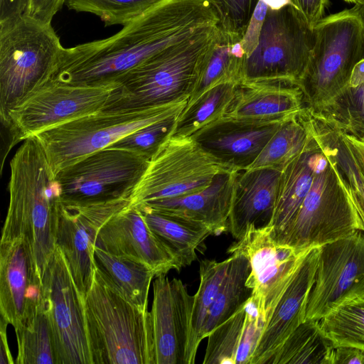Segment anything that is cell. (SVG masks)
<instances>
[{
  "label": "cell",
  "instance_id": "cell-1",
  "mask_svg": "<svg viewBox=\"0 0 364 364\" xmlns=\"http://www.w3.org/2000/svg\"><path fill=\"white\" fill-rule=\"evenodd\" d=\"M220 25L215 0H160L109 38L64 48L50 81L117 85L124 74L159 51Z\"/></svg>",
  "mask_w": 364,
  "mask_h": 364
},
{
  "label": "cell",
  "instance_id": "cell-2",
  "mask_svg": "<svg viewBox=\"0 0 364 364\" xmlns=\"http://www.w3.org/2000/svg\"><path fill=\"white\" fill-rule=\"evenodd\" d=\"M9 168V200L1 240L26 241L42 280L56 247L55 232L62 203L59 185L35 136L23 141Z\"/></svg>",
  "mask_w": 364,
  "mask_h": 364
},
{
  "label": "cell",
  "instance_id": "cell-3",
  "mask_svg": "<svg viewBox=\"0 0 364 364\" xmlns=\"http://www.w3.org/2000/svg\"><path fill=\"white\" fill-rule=\"evenodd\" d=\"M318 119L321 148L314 181L294 218L276 238L296 250L322 246L364 231L359 198L336 159L338 130Z\"/></svg>",
  "mask_w": 364,
  "mask_h": 364
},
{
  "label": "cell",
  "instance_id": "cell-4",
  "mask_svg": "<svg viewBox=\"0 0 364 364\" xmlns=\"http://www.w3.org/2000/svg\"><path fill=\"white\" fill-rule=\"evenodd\" d=\"M228 38L220 25L159 51L117 80L103 109H142L188 100L200 68Z\"/></svg>",
  "mask_w": 364,
  "mask_h": 364
},
{
  "label": "cell",
  "instance_id": "cell-5",
  "mask_svg": "<svg viewBox=\"0 0 364 364\" xmlns=\"http://www.w3.org/2000/svg\"><path fill=\"white\" fill-rule=\"evenodd\" d=\"M84 306L92 364H156L151 312L129 301L97 269Z\"/></svg>",
  "mask_w": 364,
  "mask_h": 364
},
{
  "label": "cell",
  "instance_id": "cell-6",
  "mask_svg": "<svg viewBox=\"0 0 364 364\" xmlns=\"http://www.w3.org/2000/svg\"><path fill=\"white\" fill-rule=\"evenodd\" d=\"M64 49L51 23L24 14L0 25V120L48 82Z\"/></svg>",
  "mask_w": 364,
  "mask_h": 364
},
{
  "label": "cell",
  "instance_id": "cell-7",
  "mask_svg": "<svg viewBox=\"0 0 364 364\" xmlns=\"http://www.w3.org/2000/svg\"><path fill=\"white\" fill-rule=\"evenodd\" d=\"M313 45L298 80L305 106L317 112L348 87L364 58V23L353 8L324 16L312 28Z\"/></svg>",
  "mask_w": 364,
  "mask_h": 364
},
{
  "label": "cell",
  "instance_id": "cell-8",
  "mask_svg": "<svg viewBox=\"0 0 364 364\" xmlns=\"http://www.w3.org/2000/svg\"><path fill=\"white\" fill-rule=\"evenodd\" d=\"M187 103L188 100H184L142 109H101L48 128L35 136L55 176L66 166L133 132L183 111Z\"/></svg>",
  "mask_w": 364,
  "mask_h": 364
},
{
  "label": "cell",
  "instance_id": "cell-9",
  "mask_svg": "<svg viewBox=\"0 0 364 364\" xmlns=\"http://www.w3.org/2000/svg\"><path fill=\"white\" fill-rule=\"evenodd\" d=\"M312 45V29L292 4L278 10L268 8L258 44L242 60L240 83L284 81L297 84Z\"/></svg>",
  "mask_w": 364,
  "mask_h": 364
},
{
  "label": "cell",
  "instance_id": "cell-10",
  "mask_svg": "<svg viewBox=\"0 0 364 364\" xmlns=\"http://www.w3.org/2000/svg\"><path fill=\"white\" fill-rule=\"evenodd\" d=\"M149 161L124 148L109 146L94 152L55 176L61 202L90 205L129 199Z\"/></svg>",
  "mask_w": 364,
  "mask_h": 364
},
{
  "label": "cell",
  "instance_id": "cell-11",
  "mask_svg": "<svg viewBox=\"0 0 364 364\" xmlns=\"http://www.w3.org/2000/svg\"><path fill=\"white\" fill-rule=\"evenodd\" d=\"M225 168L191 136H171L149 160L130 195L129 205L138 206L200 191Z\"/></svg>",
  "mask_w": 364,
  "mask_h": 364
},
{
  "label": "cell",
  "instance_id": "cell-12",
  "mask_svg": "<svg viewBox=\"0 0 364 364\" xmlns=\"http://www.w3.org/2000/svg\"><path fill=\"white\" fill-rule=\"evenodd\" d=\"M42 284L56 364H92L84 296L57 246L46 267Z\"/></svg>",
  "mask_w": 364,
  "mask_h": 364
},
{
  "label": "cell",
  "instance_id": "cell-13",
  "mask_svg": "<svg viewBox=\"0 0 364 364\" xmlns=\"http://www.w3.org/2000/svg\"><path fill=\"white\" fill-rule=\"evenodd\" d=\"M117 87L49 81L14 107L1 125L8 127L19 143L52 127L105 109Z\"/></svg>",
  "mask_w": 364,
  "mask_h": 364
},
{
  "label": "cell",
  "instance_id": "cell-14",
  "mask_svg": "<svg viewBox=\"0 0 364 364\" xmlns=\"http://www.w3.org/2000/svg\"><path fill=\"white\" fill-rule=\"evenodd\" d=\"M309 249L296 250L279 242L273 228L266 225L250 228L227 250L249 260L246 284L264 325Z\"/></svg>",
  "mask_w": 364,
  "mask_h": 364
},
{
  "label": "cell",
  "instance_id": "cell-15",
  "mask_svg": "<svg viewBox=\"0 0 364 364\" xmlns=\"http://www.w3.org/2000/svg\"><path fill=\"white\" fill-rule=\"evenodd\" d=\"M358 298H364V231L321 246L305 320L319 321Z\"/></svg>",
  "mask_w": 364,
  "mask_h": 364
},
{
  "label": "cell",
  "instance_id": "cell-16",
  "mask_svg": "<svg viewBox=\"0 0 364 364\" xmlns=\"http://www.w3.org/2000/svg\"><path fill=\"white\" fill-rule=\"evenodd\" d=\"M129 205V199L90 205L61 203L55 245L62 252L73 279L85 296L96 269L95 247L97 231L111 216Z\"/></svg>",
  "mask_w": 364,
  "mask_h": 364
},
{
  "label": "cell",
  "instance_id": "cell-17",
  "mask_svg": "<svg viewBox=\"0 0 364 364\" xmlns=\"http://www.w3.org/2000/svg\"><path fill=\"white\" fill-rule=\"evenodd\" d=\"M150 311L156 364H188L193 296L181 279L156 277Z\"/></svg>",
  "mask_w": 364,
  "mask_h": 364
},
{
  "label": "cell",
  "instance_id": "cell-18",
  "mask_svg": "<svg viewBox=\"0 0 364 364\" xmlns=\"http://www.w3.org/2000/svg\"><path fill=\"white\" fill-rule=\"evenodd\" d=\"M43 303L42 280L28 244L22 239L1 240V317L16 329Z\"/></svg>",
  "mask_w": 364,
  "mask_h": 364
},
{
  "label": "cell",
  "instance_id": "cell-19",
  "mask_svg": "<svg viewBox=\"0 0 364 364\" xmlns=\"http://www.w3.org/2000/svg\"><path fill=\"white\" fill-rule=\"evenodd\" d=\"M95 246L146 264L155 277L171 269L180 271L176 259L147 225L139 210L130 205L100 226Z\"/></svg>",
  "mask_w": 364,
  "mask_h": 364
},
{
  "label": "cell",
  "instance_id": "cell-20",
  "mask_svg": "<svg viewBox=\"0 0 364 364\" xmlns=\"http://www.w3.org/2000/svg\"><path fill=\"white\" fill-rule=\"evenodd\" d=\"M282 121L258 122L222 117L191 137L225 168L240 171L252 166Z\"/></svg>",
  "mask_w": 364,
  "mask_h": 364
},
{
  "label": "cell",
  "instance_id": "cell-21",
  "mask_svg": "<svg viewBox=\"0 0 364 364\" xmlns=\"http://www.w3.org/2000/svg\"><path fill=\"white\" fill-rule=\"evenodd\" d=\"M321 246L306 252L290 283L265 323L250 364H268L289 336L305 321Z\"/></svg>",
  "mask_w": 364,
  "mask_h": 364
},
{
  "label": "cell",
  "instance_id": "cell-22",
  "mask_svg": "<svg viewBox=\"0 0 364 364\" xmlns=\"http://www.w3.org/2000/svg\"><path fill=\"white\" fill-rule=\"evenodd\" d=\"M282 171L255 168L237 171L228 218V231L237 240L252 227L269 225Z\"/></svg>",
  "mask_w": 364,
  "mask_h": 364
},
{
  "label": "cell",
  "instance_id": "cell-23",
  "mask_svg": "<svg viewBox=\"0 0 364 364\" xmlns=\"http://www.w3.org/2000/svg\"><path fill=\"white\" fill-rule=\"evenodd\" d=\"M236 171L228 168L223 170L215 176L208 187L200 191L138 206H146L200 223L210 228L213 235H220L228 230V218Z\"/></svg>",
  "mask_w": 364,
  "mask_h": 364
},
{
  "label": "cell",
  "instance_id": "cell-24",
  "mask_svg": "<svg viewBox=\"0 0 364 364\" xmlns=\"http://www.w3.org/2000/svg\"><path fill=\"white\" fill-rule=\"evenodd\" d=\"M296 83L284 81L237 84L223 117L250 121H282L305 107Z\"/></svg>",
  "mask_w": 364,
  "mask_h": 364
},
{
  "label": "cell",
  "instance_id": "cell-25",
  "mask_svg": "<svg viewBox=\"0 0 364 364\" xmlns=\"http://www.w3.org/2000/svg\"><path fill=\"white\" fill-rule=\"evenodd\" d=\"M264 323L252 298L208 336L203 364H250Z\"/></svg>",
  "mask_w": 364,
  "mask_h": 364
},
{
  "label": "cell",
  "instance_id": "cell-26",
  "mask_svg": "<svg viewBox=\"0 0 364 364\" xmlns=\"http://www.w3.org/2000/svg\"><path fill=\"white\" fill-rule=\"evenodd\" d=\"M311 114L314 131L309 141L281 173L275 208L269 224L276 238L284 232L294 218L316 173L321 148V130L318 118Z\"/></svg>",
  "mask_w": 364,
  "mask_h": 364
},
{
  "label": "cell",
  "instance_id": "cell-27",
  "mask_svg": "<svg viewBox=\"0 0 364 364\" xmlns=\"http://www.w3.org/2000/svg\"><path fill=\"white\" fill-rule=\"evenodd\" d=\"M136 208L149 228L173 255L179 270L196 260L198 247L206 237L213 235L210 228L200 223L146 206Z\"/></svg>",
  "mask_w": 364,
  "mask_h": 364
},
{
  "label": "cell",
  "instance_id": "cell-28",
  "mask_svg": "<svg viewBox=\"0 0 364 364\" xmlns=\"http://www.w3.org/2000/svg\"><path fill=\"white\" fill-rule=\"evenodd\" d=\"M96 269L103 279L126 299L148 309L149 291L154 272L146 264L112 255L95 247Z\"/></svg>",
  "mask_w": 364,
  "mask_h": 364
},
{
  "label": "cell",
  "instance_id": "cell-29",
  "mask_svg": "<svg viewBox=\"0 0 364 364\" xmlns=\"http://www.w3.org/2000/svg\"><path fill=\"white\" fill-rule=\"evenodd\" d=\"M313 131V116L305 107L282 121L249 168L264 167L282 171L304 149Z\"/></svg>",
  "mask_w": 364,
  "mask_h": 364
},
{
  "label": "cell",
  "instance_id": "cell-30",
  "mask_svg": "<svg viewBox=\"0 0 364 364\" xmlns=\"http://www.w3.org/2000/svg\"><path fill=\"white\" fill-rule=\"evenodd\" d=\"M334 350L320 321L306 319L289 336L268 364H333Z\"/></svg>",
  "mask_w": 364,
  "mask_h": 364
},
{
  "label": "cell",
  "instance_id": "cell-31",
  "mask_svg": "<svg viewBox=\"0 0 364 364\" xmlns=\"http://www.w3.org/2000/svg\"><path fill=\"white\" fill-rule=\"evenodd\" d=\"M230 256L225 260L203 259L200 262V283L193 295L187 363L193 364L208 312L220 289L230 264Z\"/></svg>",
  "mask_w": 364,
  "mask_h": 364
},
{
  "label": "cell",
  "instance_id": "cell-32",
  "mask_svg": "<svg viewBox=\"0 0 364 364\" xmlns=\"http://www.w3.org/2000/svg\"><path fill=\"white\" fill-rule=\"evenodd\" d=\"M228 274L208 312L202 338L233 315L251 297L252 290L246 284L250 272L249 260L242 255H230Z\"/></svg>",
  "mask_w": 364,
  "mask_h": 364
},
{
  "label": "cell",
  "instance_id": "cell-33",
  "mask_svg": "<svg viewBox=\"0 0 364 364\" xmlns=\"http://www.w3.org/2000/svg\"><path fill=\"white\" fill-rule=\"evenodd\" d=\"M237 84L226 82L204 92L179 114L171 136H191L204 126L222 117L232 100Z\"/></svg>",
  "mask_w": 364,
  "mask_h": 364
},
{
  "label": "cell",
  "instance_id": "cell-34",
  "mask_svg": "<svg viewBox=\"0 0 364 364\" xmlns=\"http://www.w3.org/2000/svg\"><path fill=\"white\" fill-rule=\"evenodd\" d=\"M14 331L18 343L16 364H56L44 303Z\"/></svg>",
  "mask_w": 364,
  "mask_h": 364
},
{
  "label": "cell",
  "instance_id": "cell-35",
  "mask_svg": "<svg viewBox=\"0 0 364 364\" xmlns=\"http://www.w3.org/2000/svg\"><path fill=\"white\" fill-rule=\"evenodd\" d=\"M319 321L334 348L353 347L364 350V298L339 306Z\"/></svg>",
  "mask_w": 364,
  "mask_h": 364
},
{
  "label": "cell",
  "instance_id": "cell-36",
  "mask_svg": "<svg viewBox=\"0 0 364 364\" xmlns=\"http://www.w3.org/2000/svg\"><path fill=\"white\" fill-rule=\"evenodd\" d=\"M312 112L344 134L364 136V83L348 87L322 109Z\"/></svg>",
  "mask_w": 364,
  "mask_h": 364
},
{
  "label": "cell",
  "instance_id": "cell-37",
  "mask_svg": "<svg viewBox=\"0 0 364 364\" xmlns=\"http://www.w3.org/2000/svg\"><path fill=\"white\" fill-rule=\"evenodd\" d=\"M234 43L228 38L215 49L210 59L199 72L187 105L191 104L210 87L222 82L240 83L243 58L232 55L231 46Z\"/></svg>",
  "mask_w": 364,
  "mask_h": 364
},
{
  "label": "cell",
  "instance_id": "cell-38",
  "mask_svg": "<svg viewBox=\"0 0 364 364\" xmlns=\"http://www.w3.org/2000/svg\"><path fill=\"white\" fill-rule=\"evenodd\" d=\"M160 0H66V6L77 12L95 14L105 26H126Z\"/></svg>",
  "mask_w": 364,
  "mask_h": 364
},
{
  "label": "cell",
  "instance_id": "cell-39",
  "mask_svg": "<svg viewBox=\"0 0 364 364\" xmlns=\"http://www.w3.org/2000/svg\"><path fill=\"white\" fill-rule=\"evenodd\" d=\"M181 112L139 129L110 146L129 149L150 160L171 136Z\"/></svg>",
  "mask_w": 364,
  "mask_h": 364
},
{
  "label": "cell",
  "instance_id": "cell-40",
  "mask_svg": "<svg viewBox=\"0 0 364 364\" xmlns=\"http://www.w3.org/2000/svg\"><path fill=\"white\" fill-rule=\"evenodd\" d=\"M223 31L234 42L242 40L258 0H215Z\"/></svg>",
  "mask_w": 364,
  "mask_h": 364
},
{
  "label": "cell",
  "instance_id": "cell-41",
  "mask_svg": "<svg viewBox=\"0 0 364 364\" xmlns=\"http://www.w3.org/2000/svg\"><path fill=\"white\" fill-rule=\"evenodd\" d=\"M336 155L340 168L359 198L364 225V174L341 139L336 142Z\"/></svg>",
  "mask_w": 364,
  "mask_h": 364
},
{
  "label": "cell",
  "instance_id": "cell-42",
  "mask_svg": "<svg viewBox=\"0 0 364 364\" xmlns=\"http://www.w3.org/2000/svg\"><path fill=\"white\" fill-rule=\"evenodd\" d=\"M267 10L268 6L262 0H258L241 40L246 58L253 52L258 44Z\"/></svg>",
  "mask_w": 364,
  "mask_h": 364
},
{
  "label": "cell",
  "instance_id": "cell-43",
  "mask_svg": "<svg viewBox=\"0 0 364 364\" xmlns=\"http://www.w3.org/2000/svg\"><path fill=\"white\" fill-rule=\"evenodd\" d=\"M66 0H28L24 15L37 21L51 23L54 16Z\"/></svg>",
  "mask_w": 364,
  "mask_h": 364
},
{
  "label": "cell",
  "instance_id": "cell-44",
  "mask_svg": "<svg viewBox=\"0 0 364 364\" xmlns=\"http://www.w3.org/2000/svg\"><path fill=\"white\" fill-rule=\"evenodd\" d=\"M311 29L324 17L329 0H290Z\"/></svg>",
  "mask_w": 364,
  "mask_h": 364
},
{
  "label": "cell",
  "instance_id": "cell-45",
  "mask_svg": "<svg viewBox=\"0 0 364 364\" xmlns=\"http://www.w3.org/2000/svg\"><path fill=\"white\" fill-rule=\"evenodd\" d=\"M28 0H0V25L23 15Z\"/></svg>",
  "mask_w": 364,
  "mask_h": 364
},
{
  "label": "cell",
  "instance_id": "cell-46",
  "mask_svg": "<svg viewBox=\"0 0 364 364\" xmlns=\"http://www.w3.org/2000/svg\"><path fill=\"white\" fill-rule=\"evenodd\" d=\"M364 364V350L353 347L335 348L333 364Z\"/></svg>",
  "mask_w": 364,
  "mask_h": 364
},
{
  "label": "cell",
  "instance_id": "cell-47",
  "mask_svg": "<svg viewBox=\"0 0 364 364\" xmlns=\"http://www.w3.org/2000/svg\"><path fill=\"white\" fill-rule=\"evenodd\" d=\"M341 132V136L364 174V136H355Z\"/></svg>",
  "mask_w": 364,
  "mask_h": 364
},
{
  "label": "cell",
  "instance_id": "cell-48",
  "mask_svg": "<svg viewBox=\"0 0 364 364\" xmlns=\"http://www.w3.org/2000/svg\"><path fill=\"white\" fill-rule=\"evenodd\" d=\"M9 323H7L3 318L0 319V364H14L15 361L13 360L11 353L8 344L6 328Z\"/></svg>",
  "mask_w": 364,
  "mask_h": 364
},
{
  "label": "cell",
  "instance_id": "cell-49",
  "mask_svg": "<svg viewBox=\"0 0 364 364\" xmlns=\"http://www.w3.org/2000/svg\"><path fill=\"white\" fill-rule=\"evenodd\" d=\"M364 83V58L353 67L348 82V87H355Z\"/></svg>",
  "mask_w": 364,
  "mask_h": 364
},
{
  "label": "cell",
  "instance_id": "cell-50",
  "mask_svg": "<svg viewBox=\"0 0 364 364\" xmlns=\"http://www.w3.org/2000/svg\"><path fill=\"white\" fill-rule=\"evenodd\" d=\"M268 8L272 10H278L287 5L291 4L290 0H262Z\"/></svg>",
  "mask_w": 364,
  "mask_h": 364
},
{
  "label": "cell",
  "instance_id": "cell-51",
  "mask_svg": "<svg viewBox=\"0 0 364 364\" xmlns=\"http://www.w3.org/2000/svg\"><path fill=\"white\" fill-rule=\"evenodd\" d=\"M352 8L358 13L364 23V0H359Z\"/></svg>",
  "mask_w": 364,
  "mask_h": 364
},
{
  "label": "cell",
  "instance_id": "cell-52",
  "mask_svg": "<svg viewBox=\"0 0 364 364\" xmlns=\"http://www.w3.org/2000/svg\"><path fill=\"white\" fill-rule=\"evenodd\" d=\"M343 1L347 3L355 4L359 0H343Z\"/></svg>",
  "mask_w": 364,
  "mask_h": 364
}]
</instances>
